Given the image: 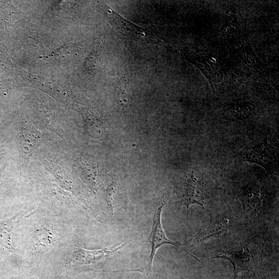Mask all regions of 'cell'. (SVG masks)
Here are the masks:
<instances>
[{"instance_id": "obj_1", "label": "cell", "mask_w": 279, "mask_h": 279, "mask_svg": "<svg viewBox=\"0 0 279 279\" xmlns=\"http://www.w3.org/2000/svg\"><path fill=\"white\" fill-rule=\"evenodd\" d=\"M164 198L156 204L154 207V215L153 217V225L152 230L148 239L151 244V253L149 257L150 259V267L152 269L153 259L157 251L162 246L169 244L178 247L174 241L167 238L163 230L162 223V213L165 204Z\"/></svg>"}, {"instance_id": "obj_2", "label": "cell", "mask_w": 279, "mask_h": 279, "mask_svg": "<svg viewBox=\"0 0 279 279\" xmlns=\"http://www.w3.org/2000/svg\"><path fill=\"white\" fill-rule=\"evenodd\" d=\"M243 158L245 161L258 164L268 171L274 169L277 166V158L267 143L247 148Z\"/></svg>"}, {"instance_id": "obj_3", "label": "cell", "mask_w": 279, "mask_h": 279, "mask_svg": "<svg viewBox=\"0 0 279 279\" xmlns=\"http://www.w3.org/2000/svg\"><path fill=\"white\" fill-rule=\"evenodd\" d=\"M125 245V243H123L111 249L105 248L94 250L78 247L73 253V261L77 264L84 265L96 263L102 259L115 255Z\"/></svg>"}, {"instance_id": "obj_4", "label": "cell", "mask_w": 279, "mask_h": 279, "mask_svg": "<svg viewBox=\"0 0 279 279\" xmlns=\"http://www.w3.org/2000/svg\"><path fill=\"white\" fill-rule=\"evenodd\" d=\"M202 186V183L199 179L194 175H189L186 182L184 194V205L187 209L188 218L191 205L198 204L205 209Z\"/></svg>"}, {"instance_id": "obj_5", "label": "cell", "mask_w": 279, "mask_h": 279, "mask_svg": "<svg viewBox=\"0 0 279 279\" xmlns=\"http://www.w3.org/2000/svg\"><path fill=\"white\" fill-rule=\"evenodd\" d=\"M20 216V213H17L10 218L0 221V245L8 253L15 251L12 236L16 220Z\"/></svg>"}, {"instance_id": "obj_6", "label": "cell", "mask_w": 279, "mask_h": 279, "mask_svg": "<svg viewBox=\"0 0 279 279\" xmlns=\"http://www.w3.org/2000/svg\"><path fill=\"white\" fill-rule=\"evenodd\" d=\"M23 148L28 154L35 151L40 143V133L34 126H23Z\"/></svg>"}, {"instance_id": "obj_7", "label": "cell", "mask_w": 279, "mask_h": 279, "mask_svg": "<svg viewBox=\"0 0 279 279\" xmlns=\"http://www.w3.org/2000/svg\"><path fill=\"white\" fill-rule=\"evenodd\" d=\"M127 87L125 85L119 86L116 90V96L119 104L123 106L128 102L129 94V91L127 90Z\"/></svg>"}]
</instances>
